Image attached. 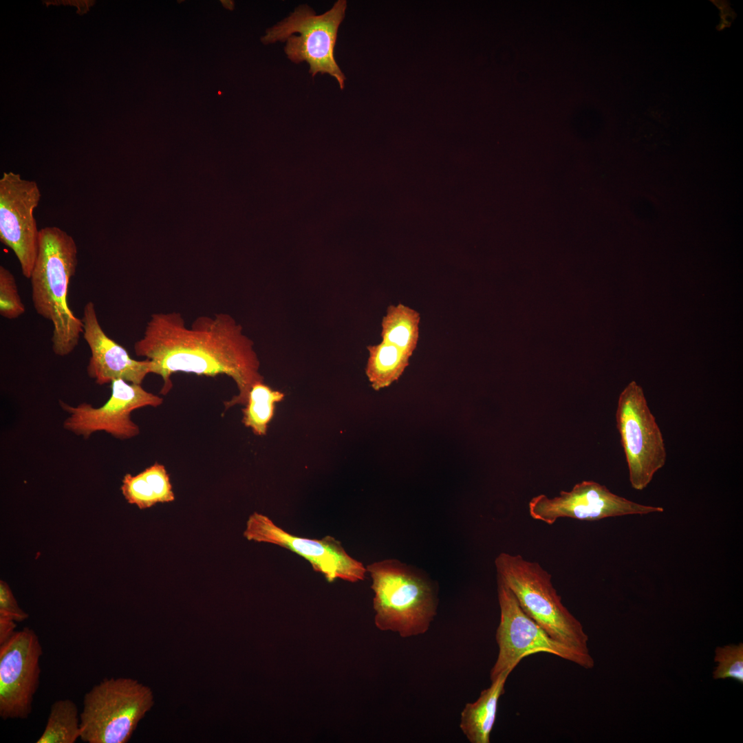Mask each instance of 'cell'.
I'll use <instances>...</instances> for the list:
<instances>
[{"label": "cell", "mask_w": 743, "mask_h": 743, "mask_svg": "<svg viewBox=\"0 0 743 743\" xmlns=\"http://www.w3.org/2000/svg\"><path fill=\"white\" fill-rule=\"evenodd\" d=\"M133 350L138 356L149 360L152 374L162 378V395L169 392L171 376L177 372L226 375L238 389V394L224 402L228 409L245 405L252 386L263 381L253 341L226 313L199 316L191 327L179 312L153 313Z\"/></svg>", "instance_id": "1"}, {"label": "cell", "mask_w": 743, "mask_h": 743, "mask_svg": "<svg viewBox=\"0 0 743 743\" xmlns=\"http://www.w3.org/2000/svg\"><path fill=\"white\" fill-rule=\"evenodd\" d=\"M74 238L57 226L40 229L37 257L30 277L36 312L52 324V349L63 357L72 353L83 332L82 319L68 303L70 281L78 264Z\"/></svg>", "instance_id": "2"}, {"label": "cell", "mask_w": 743, "mask_h": 743, "mask_svg": "<svg viewBox=\"0 0 743 743\" xmlns=\"http://www.w3.org/2000/svg\"><path fill=\"white\" fill-rule=\"evenodd\" d=\"M366 569L372 580L376 626L402 638L424 634L438 605L435 586L429 577L395 559L374 562Z\"/></svg>", "instance_id": "3"}, {"label": "cell", "mask_w": 743, "mask_h": 743, "mask_svg": "<svg viewBox=\"0 0 743 743\" xmlns=\"http://www.w3.org/2000/svg\"><path fill=\"white\" fill-rule=\"evenodd\" d=\"M497 578L512 592L523 611L553 638L589 654L588 636L564 606L552 575L537 562L501 552L495 558Z\"/></svg>", "instance_id": "4"}, {"label": "cell", "mask_w": 743, "mask_h": 743, "mask_svg": "<svg viewBox=\"0 0 743 743\" xmlns=\"http://www.w3.org/2000/svg\"><path fill=\"white\" fill-rule=\"evenodd\" d=\"M154 704L153 691L130 678H104L84 696L80 739L126 743Z\"/></svg>", "instance_id": "5"}, {"label": "cell", "mask_w": 743, "mask_h": 743, "mask_svg": "<svg viewBox=\"0 0 743 743\" xmlns=\"http://www.w3.org/2000/svg\"><path fill=\"white\" fill-rule=\"evenodd\" d=\"M346 7V1L338 0L330 10L317 15L307 5H301L268 30L261 41L264 43L287 41L285 52L291 61L307 62L312 77L317 73L330 74L343 89L345 77L335 61L334 47Z\"/></svg>", "instance_id": "6"}, {"label": "cell", "mask_w": 743, "mask_h": 743, "mask_svg": "<svg viewBox=\"0 0 743 743\" xmlns=\"http://www.w3.org/2000/svg\"><path fill=\"white\" fill-rule=\"evenodd\" d=\"M497 583L500 621L495 639L499 652L490 672L491 681L504 673H511L524 658L541 652L585 669L594 667L590 653H583L553 638L523 611L512 592L497 578Z\"/></svg>", "instance_id": "7"}, {"label": "cell", "mask_w": 743, "mask_h": 743, "mask_svg": "<svg viewBox=\"0 0 743 743\" xmlns=\"http://www.w3.org/2000/svg\"><path fill=\"white\" fill-rule=\"evenodd\" d=\"M616 421L631 486L643 491L665 466L667 451L643 389L635 381L629 383L618 396Z\"/></svg>", "instance_id": "8"}, {"label": "cell", "mask_w": 743, "mask_h": 743, "mask_svg": "<svg viewBox=\"0 0 743 743\" xmlns=\"http://www.w3.org/2000/svg\"><path fill=\"white\" fill-rule=\"evenodd\" d=\"M110 385V396L100 407L87 402L74 407L59 400L61 407L69 415L63 421V428L84 439L99 431L121 440L138 435L140 427L132 420V412L146 407H158L164 399L141 385L122 379L114 380Z\"/></svg>", "instance_id": "9"}, {"label": "cell", "mask_w": 743, "mask_h": 743, "mask_svg": "<svg viewBox=\"0 0 743 743\" xmlns=\"http://www.w3.org/2000/svg\"><path fill=\"white\" fill-rule=\"evenodd\" d=\"M243 535L248 541L277 545L299 554L328 582L339 579L354 583L365 578L367 569L363 564L349 555L341 543L332 536L321 539L295 536L256 512L249 516Z\"/></svg>", "instance_id": "10"}, {"label": "cell", "mask_w": 743, "mask_h": 743, "mask_svg": "<svg viewBox=\"0 0 743 743\" xmlns=\"http://www.w3.org/2000/svg\"><path fill=\"white\" fill-rule=\"evenodd\" d=\"M43 647L29 627L16 631L0 645V717L27 719L40 682Z\"/></svg>", "instance_id": "11"}, {"label": "cell", "mask_w": 743, "mask_h": 743, "mask_svg": "<svg viewBox=\"0 0 743 743\" xmlns=\"http://www.w3.org/2000/svg\"><path fill=\"white\" fill-rule=\"evenodd\" d=\"M529 514L535 520L552 525L561 517L597 521L607 517L662 513L664 508L639 504L611 492L605 485L592 480L576 484L569 491L550 498L544 494L528 503Z\"/></svg>", "instance_id": "12"}, {"label": "cell", "mask_w": 743, "mask_h": 743, "mask_svg": "<svg viewBox=\"0 0 743 743\" xmlns=\"http://www.w3.org/2000/svg\"><path fill=\"white\" fill-rule=\"evenodd\" d=\"M41 197L35 181L12 171L3 172L0 179V240L13 251L27 279L39 251L40 230L33 213Z\"/></svg>", "instance_id": "13"}, {"label": "cell", "mask_w": 743, "mask_h": 743, "mask_svg": "<svg viewBox=\"0 0 743 743\" xmlns=\"http://www.w3.org/2000/svg\"><path fill=\"white\" fill-rule=\"evenodd\" d=\"M82 321L83 337L90 350L87 373L96 384L102 386L122 379L142 385L146 376L152 374L149 360L133 359L125 347L105 332L92 301L85 305Z\"/></svg>", "instance_id": "14"}, {"label": "cell", "mask_w": 743, "mask_h": 743, "mask_svg": "<svg viewBox=\"0 0 743 743\" xmlns=\"http://www.w3.org/2000/svg\"><path fill=\"white\" fill-rule=\"evenodd\" d=\"M382 341L369 345L365 374L376 391L398 380L409 365V360L417 347L418 338L396 332L381 333Z\"/></svg>", "instance_id": "15"}, {"label": "cell", "mask_w": 743, "mask_h": 743, "mask_svg": "<svg viewBox=\"0 0 743 743\" xmlns=\"http://www.w3.org/2000/svg\"><path fill=\"white\" fill-rule=\"evenodd\" d=\"M510 673L501 674L482 691L473 702L466 703L461 713L460 727L471 743H490L495 722L498 702Z\"/></svg>", "instance_id": "16"}, {"label": "cell", "mask_w": 743, "mask_h": 743, "mask_svg": "<svg viewBox=\"0 0 743 743\" xmlns=\"http://www.w3.org/2000/svg\"><path fill=\"white\" fill-rule=\"evenodd\" d=\"M120 491L129 504L140 509L175 500L169 474L165 466L157 462L135 475L125 474Z\"/></svg>", "instance_id": "17"}, {"label": "cell", "mask_w": 743, "mask_h": 743, "mask_svg": "<svg viewBox=\"0 0 743 743\" xmlns=\"http://www.w3.org/2000/svg\"><path fill=\"white\" fill-rule=\"evenodd\" d=\"M80 713L70 699L54 701L47 722L36 743H74L80 738Z\"/></svg>", "instance_id": "18"}, {"label": "cell", "mask_w": 743, "mask_h": 743, "mask_svg": "<svg viewBox=\"0 0 743 743\" xmlns=\"http://www.w3.org/2000/svg\"><path fill=\"white\" fill-rule=\"evenodd\" d=\"M284 396L283 392L272 389L263 381L255 383L242 409V422L255 435H265L273 418L275 405L283 400Z\"/></svg>", "instance_id": "19"}, {"label": "cell", "mask_w": 743, "mask_h": 743, "mask_svg": "<svg viewBox=\"0 0 743 743\" xmlns=\"http://www.w3.org/2000/svg\"><path fill=\"white\" fill-rule=\"evenodd\" d=\"M715 662L718 666L713 672L717 679L733 678L743 683V643L717 647Z\"/></svg>", "instance_id": "20"}, {"label": "cell", "mask_w": 743, "mask_h": 743, "mask_svg": "<svg viewBox=\"0 0 743 743\" xmlns=\"http://www.w3.org/2000/svg\"><path fill=\"white\" fill-rule=\"evenodd\" d=\"M25 312L19 294L14 274L3 266H0V314L6 319H16Z\"/></svg>", "instance_id": "21"}, {"label": "cell", "mask_w": 743, "mask_h": 743, "mask_svg": "<svg viewBox=\"0 0 743 743\" xmlns=\"http://www.w3.org/2000/svg\"><path fill=\"white\" fill-rule=\"evenodd\" d=\"M0 616L10 618L16 622L28 618V614L18 605L8 584L0 581Z\"/></svg>", "instance_id": "22"}, {"label": "cell", "mask_w": 743, "mask_h": 743, "mask_svg": "<svg viewBox=\"0 0 743 743\" xmlns=\"http://www.w3.org/2000/svg\"><path fill=\"white\" fill-rule=\"evenodd\" d=\"M16 627L15 621L0 616V645L5 643L13 636Z\"/></svg>", "instance_id": "23"}, {"label": "cell", "mask_w": 743, "mask_h": 743, "mask_svg": "<svg viewBox=\"0 0 743 743\" xmlns=\"http://www.w3.org/2000/svg\"><path fill=\"white\" fill-rule=\"evenodd\" d=\"M77 6L78 7L79 10L81 12H85L87 10V6L86 1H78Z\"/></svg>", "instance_id": "24"}]
</instances>
